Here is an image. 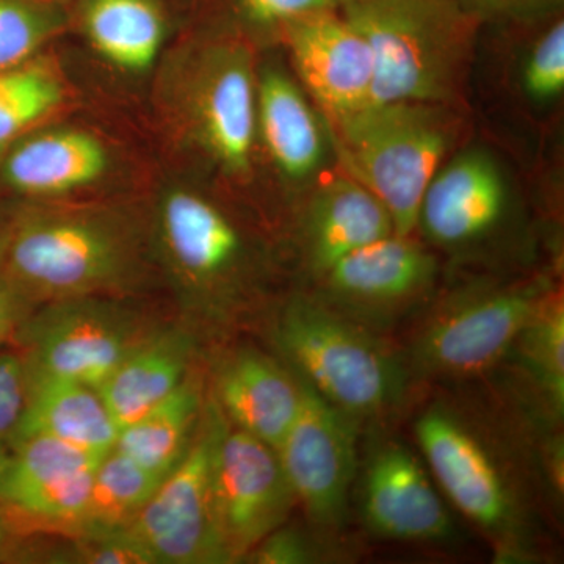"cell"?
Masks as SVG:
<instances>
[{
    "label": "cell",
    "mask_w": 564,
    "mask_h": 564,
    "mask_svg": "<svg viewBox=\"0 0 564 564\" xmlns=\"http://www.w3.org/2000/svg\"><path fill=\"white\" fill-rule=\"evenodd\" d=\"M372 50L373 102H462L480 21L458 0H339Z\"/></svg>",
    "instance_id": "1"
},
{
    "label": "cell",
    "mask_w": 564,
    "mask_h": 564,
    "mask_svg": "<svg viewBox=\"0 0 564 564\" xmlns=\"http://www.w3.org/2000/svg\"><path fill=\"white\" fill-rule=\"evenodd\" d=\"M140 269L139 236L117 215L33 209L13 218L0 273L39 306L129 291Z\"/></svg>",
    "instance_id": "2"
},
{
    "label": "cell",
    "mask_w": 564,
    "mask_h": 564,
    "mask_svg": "<svg viewBox=\"0 0 564 564\" xmlns=\"http://www.w3.org/2000/svg\"><path fill=\"white\" fill-rule=\"evenodd\" d=\"M328 126L345 172L384 204L397 236L410 237L417 229L426 187L454 147V107L370 104Z\"/></svg>",
    "instance_id": "3"
},
{
    "label": "cell",
    "mask_w": 564,
    "mask_h": 564,
    "mask_svg": "<svg viewBox=\"0 0 564 564\" xmlns=\"http://www.w3.org/2000/svg\"><path fill=\"white\" fill-rule=\"evenodd\" d=\"M276 339L304 383L348 417L381 413L399 395V367L383 345L325 304L293 300Z\"/></svg>",
    "instance_id": "4"
},
{
    "label": "cell",
    "mask_w": 564,
    "mask_h": 564,
    "mask_svg": "<svg viewBox=\"0 0 564 564\" xmlns=\"http://www.w3.org/2000/svg\"><path fill=\"white\" fill-rule=\"evenodd\" d=\"M158 242L177 299L191 322L229 321L242 300L248 247L231 218L206 196L185 188L163 195Z\"/></svg>",
    "instance_id": "5"
},
{
    "label": "cell",
    "mask_w": 564,
    "mask_h": 564,
    "mask_svg": "<svg viewBox=\"0 0 564 564\" xmlns=\"http://www.w3.org/2000/svg\"><path fill=\"white\" fill-rule=\"evenodd\" d=\"M39 306L14 337L31 369L96 391L154 326L113 296H79Z\"/></svg>",
    "instance_id": "6"
},
{
    "label": "cell",
    "mask_w": 564,
    "mask_h": 564,
    "mask_svg": "<svg viewBox=\"0 0 564 564\" xmlns=\"http://www.w3.org/2000/svg\"><path fill=\"white\" fill-rule=\"evenodd\" d=\"M223 422L217 404H206L187 454L126 529L154 564L231 563L214 496V452Z\"/></svg>",
    "instance_id": "7"
},
{
    "label": "cell",
    "mask_w": 564,
    "mask_h": 564,
    "mask_svg": "<svg viewBox=\"0 0 564 564\" xmlns=\"http://www.w3.org/2000/svg\"><path fill=\"white\" fill-rule=\"evenodd\" d=\"M545 295L544 284L527 282L456 300L423 328L415 361L440 377L485 372L518 343Z\"/></svg>",
    "instance_id": "8"
},
{
    "label": "cell",
    "mask_w": 564,
    "mask_h": 564,
    "mask_svg": "<svg viewBox=\"0 0 564 564\" xmlns=\"http://www.w3.org/2000/svg\"><path fill=\"white\" fill-rule=\"evenodd\" d=\"M214 496L231 563L280 529L296 502L278 452L226 419L215 444Z\"/></svg>",
    "instance_id": "9"
},
{
    "label": "cell",
    "mask_w": 564,
    "mask_h": 564,
    "mask_svg": "<svg viewBox=\"0 0 564 564\" xmlns=\"http://www.w3.org/2000/svg\"><path fill=\"white\" fill-rule=\"evenodd\" d=\"M302 406L276 448L293 496L321 525L340 524L356 470L351 417L302 380Z\"/></svg>",
    "instance_id": "10"
},
{
    "label": "cell",
    "mask_w": 564,
    "mask_h": 564,
    "mask_svg": "<svg viewBox=\"0 0 564 564\" xmlns=\"http://www.w3.org/2000/svg\"><path fill=\"white\" fill-rule=\"evenodd\" d=\"M304 88L334 121L373 102L375 62L361 33L337 10L315 11L282 24Z\"/></svg>",
    "instance_id": "11"
},
{
    "label": "cell",
    "mask_w": 564,
    "mask_h": 564,
    "mask_svg": "<svg viewBox=\"0 0 564 564\" xmlns=\"http://www.w3.org/2000/svg\"><path fill=\"white\" fill-rule=\"evenodd\" d=\"M101 459L52 437L18 441L0 458V507L70 532Z\"/></svg>",
    "instance_id": "12"
},
{
    "label": "cell",
    "mask_w": 564,
    "mask_h": 564,
    "mask_svg": "<svg viewBox=\"0 0 564 564\" xmlns=\"http://www.w3.org/2000/svg\"><path fill=\"white\" fill-rule=\"evenodd\" d=\"M430 469L459 511L486 530L510 525L514 500L488 448L458 417L432 410L415 425Z\"/></svg>",
    "instance_id": "13"
},
{
    "label": "cell",
    "mask_w": 564,
    "mask_h": 564,
    "mask_svg": "<svg viewBox=\"0 0 564 564\" xmlns=\"http://www.w3.org/2000/svg\"><path fill=\"white\" fill-rule=\"evenodd\" d=\"M193 115L206 150L229 174L251 170L258 132V80L242 44L215 47L196 77Z\"/></svg>",
    "instance_id": "14"
},
{
    "label": "cell",
    "mask_w": 564,
    "mask_h": 564,
    "mask_svg": "<svg viewBox=\"0 0 564 564\" xmlns=\"http://www.w3.org/2000/svg\"><path fill=\"white\" fill-rule=\"evenodd\" d=\"M508 198L507 177L496 158L480 148L464 150L434 174L417 228L443 247L478 242L503 220Z\"/></svg>",
    "instance_id": "15"
},
{
    "label": "cell",
    "mask_w": 564,
    "mask_h": 564,
    "mask_svg": "<svg viewBox=\"0 0 564 564\" xmlns=\"http://www.w3.org/2000/svg\"><path fill=\"white\" fill-rule=\"evenodd\" d=\"M302 381L265 352L234 351L215 372V404L234 429L276 451L302 406Z\"/></svg>",
    "instance_id": "16"
},
{
    "label": "cell",
    "mask_w": 564,
    "mask_h": 564,
    "mask_svg": "<svg viewBox=\"0 0 564 564\" xmlns=\"http://www.w3.org/2000/svg\"><path fill=\"white\" fill-rule=\"evenodd\" d=\"M362 507L375 532L395 540H444L452 532L451 516L429 474L397 445L378 452L370 463Z\"/></svg>",
    "instance_id": "17"
},
{
    "label": "cell",
    "mask_w": 564,
    "mask_h": 564,
    "mask_svg": "<svg viewBox=\"0 0 564 564\" xmlns=\"http://www.w3.org/2000/svg\"><path fill=\"white\" fill-rule=\"evenodd\" d=\"M436 263L410 237L392 236L344 256L326 272L334 300L345 306L380 311L402 306L433 282Z\"/></svg>",
    "instance_id": "18"
},
{
    "label": "cell",
    "mask_w": 564,
    "mask_h": 564,
    "mask_svg": "<svg viewBox=\"0 0 564 564\" xmlns=\"http://www.w3.org/2000/svg\"><path fill=\"white\" fill-rule=\"evenodd\" d=\"M0 174L11 191L28 196L66 195L95 184L109 169L102 141L79 129L21 137L2 154Z\"/></svg>",
    "instance_id": "19"
},
{
    "label": "cell",
    "mask_w": 564,
    "mask_h": 564,
    "mask_svg": "<svg viewBox=\"0 0 564 564\" xmlns=\"http://www.w3.org/2000/svg\"><path fill=\"white\" fill-rule=\"evenodd\" d=\"M195 352L192 328L154 325L98 388L118 430L137 421L191 373Z\"/></svg>",
    "instance_id": "20"
},
{
    "label": "cell",
    "mask_w": 564,
    "mask_h": 564,
    "mask_svg": "<svg viewBox=\"0 0 564 564\" xmlns=\"http://www.w3.org/2000/svg\"><path fill=\"white\" fill-rule=\"evenodd\" d=\"M28 403L11 444L33 436H46L107 455L118 440L106 403L91 386L31 369Z\"/></svg>",
    "instance_id": "21"
},
{
    "label": "cell",
    "mask_w": 564,
    "mask_h": 564,
    "mask_svg": "<svg viewBox=\"0 0 564 564\" xmlns=\"http://www.w3.org/2000/svg\"><path fill=\"white\" fill-rule=\"evenodd\" d=\"M258 131L276 169L288 180H311L326 154L325 131L306 96L280 69L258 80Z\"/></svg>",
    "instance_id": "22"
},
{
    "label": "cell",
    "mask_w": 564,
    "mask_h": 564,
    "mask_svg": "<svg viewBox=\"0 0 564 564\" xmlns=\"http://www.w3.org/2000/svg\"><path fill=\"white\" fill-rule=\"evenodd\" d=\"M392 234L395 229L384 204L348 173L323 185L307 217L311 261L321 273L344 256Z\"/></svg>",
    "instance_id": "23"
},
{
    "label": "cell",
    "mask_w": 564,
    "mask_h": 564,
    "mask_svg": "<svg viewBox=\"0 0 564 564\" xmlns=\"http://www.w3.org/2000/svg\"><path fill=\"white\" fill-rule=\"evenodd\" d=\"M204 410V384L191 373L169 397L118 433L115 448L166 477L187 454Z\"/></svg>",
    "instance_id": "24"
},
{
    "label": "cell",
    "mask_w": 564,
    "mask_h": 564,
    "mask_svg": "<svg viewBox=\"0 0 564 564\" xmlns=\"http://www.w3.org/2000/svg\"><path fill=\"white\" fill-rule=\"evenodd\" d=\"M82 22L91 46L118 68L143 73L161 51L165 24L154 0H85Z\"/></svg>",
    "instance_id": "25"
},
{
    "label": "cell",
    "mask_w": 564,
    "mask_h": 564,
    "mask_svg": "<svg viewBox=\"0 0 564 564\" xmlns=\"http://www.w3.org/2000/svg\"><path fill=\"white\" fill-rule=\"evenodd\" d=\"M163 478L117 448H111L96 469L84 513L70 532L76 536L124 532Z\"/></svg>",
    "instance_id": "26"
},
{
    "label": "cell",
    "mask_w": 564,
    "mask_h": 564,
    "mask_svg": "<svg viewBox=\"0 0 564 564\" xmlns=\"http://www.w3.org/2000/svg\"><path fill=\"white\" fill-rule=\"evenodd\" d=\"M65 99L61 74L41 58L0 70V155Z\"/></svg>",
    "instance_id": "27"
},
{
    "label": "cell",
    "mask_w": 564,
    "mask_h": 564,
    "mask_svg": "<svg viewBox=\"0 0 564 564\" xmlns=\"http://www.w3.org/2000/svg\"><path fill=\"white\" fill-rule=\"evenodd\" d=\"M533 377L555 411L564 403V310L562 296L545 295L519 339Z\"/></svg>",
    "instance_id": "28"
},
{
    "label": "cell",
    "mask_w": 564,
    "mask_h": 564,
    "mask_svg": "<svg viewBox=\"0 0 564 564\" xmlns=\"http://www.w3.org/2000/svg\"><path fill=\"white\" fill-rule=\"evenodd\" d=\"M62 28L52 0H0V70L31 61Z\"/></svg>",
    "instance_id": "29"
},
{
    "label": "cell",
    "mask_w": 564,
    "mask_h": 564,
    "mask_svg": "<svg viewBox=\"0 0 564 564\" xmlns=\"http://www.w3.org/2000/svg\"><path fill=\"white\" fill-rule=\"evenodd\" d=\"M521 85L536 104L555 102L564 91V22L556 20L527 54Z\"/></svg>",
    "instance_id": "30"
},
{
    "label": "cell",
    "mask_w": 564,
    "mask_h": 564,
    "mask_svg": "<svg viewBox=\"0 0 564 564\" xmlns=\"http://www.w3.org/2000/svg\"><path fill=\"white\" fill-rule=\"evenodd\" d=\"M29 383L31 370L24 352L0 351V458L9 451L20 426Z\"/></svg>",
    "instance_id": "31"
},
{
    "label": "cell",
    "mask_w": 564,
    "mask_h": 564,
    "mask_svg": "<svg viewBox=\"0 0 564 564\" xmlns=\"http://www.w3.org/2000/svg\"><path fill=\"white\" fill-rule=\"evenodd\" d=\"M318 549L321 545L310 540L307 534L281 525L269 536L263 538L261 543L256 545L245 558H250L248 562L259 564L313 563L315 560L318 562V558L323 556Z\"/></svg>",
    "instance_id": "32"
},
{
    "label": "cell",
    "mask_w": 564,
    "mask_h": 564,
    "mask_svg": "<svg viewBox=\"0 0 564 564\" xmlns=\"http://www.w3.org/2000/svg\"><path fill=\"white\" fill-rule=\"evenodd\" d=\"M475 20L534 21L562 7L563 0H458Z\"/></svg>",
    "instance_id": "33"
},
{
    "label": "cell",
    "mask_w": 564,
    "mask_h": 564,
    "mask_svg": "<svg viewBox=\"0 0 564 564\" xmlns=\"http://www.w3.org/2000/svg\"><path fill=\"white\" fill-rule=\"evenodd\" d=\"M339 0H242L245 14L256 24L282 25L315 11L337 10Z\"/></svg>",
    "instance_id": "34"
},
{
    "label": "cell",
    "mask_w": 564,
    "mask_h": 564,
    "mask_svg": "<svg viewBox=\"0 0 564 564\" xmlns=\"http://www.w3.org/2000/svg\"><path fill=\"white\" fill-rule=\"evenodd\" d=\"M33 307L31 300L0 273V345L17 337Z\"/></svg>",
    "instance_id": "35"
},
{
    "label": "cell",
    "mask_w": 564,
    "mask_h": 564,
    "mask_svg": "<svg viewBox=\"0 0 564 564\" xmlns=\"http://www.w3.org/2000/svg\"><path fill=\"white\" fill-rule=\"evenodd\" d=\"M11 223H13V218L7 217L0 209V272H2L3 259H6L7 247H9Z\"/></svg>",
    "instance_id": "36"
},
{
    "label": "cell",
    "mask_w": 564,
    "mask_h": 564,
    "mask_svg": "<svg viewBox=\"0 0 564 564\" xmlns=\"http://www.w3.org/2000/svg\"><path fill=\"white\" fill-rule=\"evenodd\" d=\"M10 543V527L3 514L0 513V558L6 554Z\"/></svg>",
    "instance_id": "37"
}]
</instances>
